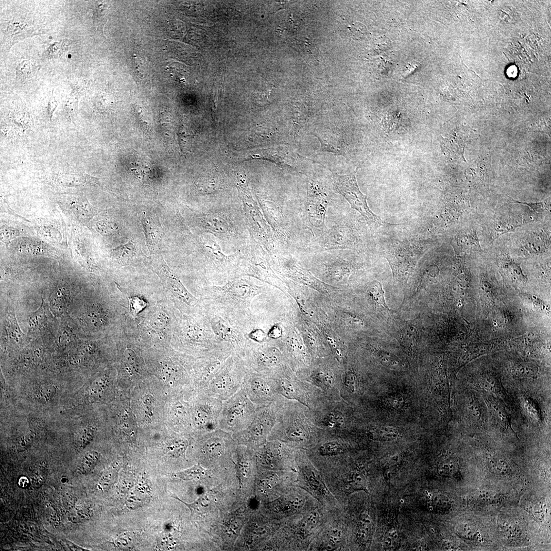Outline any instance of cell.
I'll list each match as a JSON object with an SVG mask.
<instances>
[{"mask_svg": "<svg viewBox=\"0 0 551 551\" xmlns=\"http://www.w3.org/2000/svg\"><path fill=\"white\" fill-rule=\"evenodd\" d=\"M4 39L8 46V50L16 43L24 38L39 34V31L33 25L32 20L20 17H14L7 24Z\"/></svg>", "mask_w": 551, "mask_h": 551, "instance_id": "obj_14", "label": "cell"}, {"mask_svg": "<svg viewBox=\"0 0 551 551\" xmlns=\"http://www.w3.org/2000/svg\"><path fill=\"white\" fill-rule=\"evenodd\" d=\"M262 288L248 278L239 277L222 285H212L208 290L211 308L229 313L244 314Z\"/></svg>", "mask_w": 551, "mask_h": 551, "instance_id": "obj_1", "label": "cell"}, {"mask_svg": "<svg viewBox=\"0 0 551 551\" xmlns=\"http://www.w3.org/2000/svg\"><path fill=\"white\" fill-rule=\"evenodd\" d=\"M282 333L281 327L279 325L276 324L272 327L268 334V336L271 339L277 340L281 338Z\"/></svg>", "mask_w": 551, "mask_h": 551, "instance_id": "obj_55", "label": "cell"}, {"mask_svg": "<svg viewBox=\"0 0 551 551\" xmlns=\"http://www.w3.org/2000/svg\"><path fill=\"white\" fill-rule=\"evenodd\" d=\"M158 274L167 288L181 302L189 306L196 305L197 299L187 290L181 281L165 265L157 268Z\"/></svg>", "mask_w": 551, "mask_h": 551, "instance_id": "obj_15", "label": "cell"}, {"mask_svg": "<svg viewBox=\"0 0 551 551\" xmlns=\"http://www.w3.org/2000/svg\"><path fill=\"white\" fill-rule=\"evenodd\" d=\"M189 446V442L183 437H176L167 444L168 453L173 458H183Z\"/></svg>", "mask_w": 551, "mask_h": 551, "instance_id": "obj_24", "label": "cell"}, {"mask_svg": "<svg viewBox=\"0 0 551 551\" xmlns=\"http://www.w3.org/2000/svg\"><path fill=\"white\" fill-rule=\"evenodd\" d=\"M368 473L364 466L359 465L345 478L342 490L347 495L363 491L368 493L367 489Z\"/></svg>", "mask_w": 551, "mask_h": 551, "instance_id": "obj_16", "label": "cell"}, {"mask_svg": "<svg viewBox=\"0 0 551 551\" xmlns=\"http://www.w3.org/2000/svg\"><path fill=\"white\" fill-rule=\"evenodd\" d=\"M56 393V388L52 384L41 386L35 394L37 401L42 403L50 401Z\"/></svg>", "mask_w": 551, "mask_h": 551, "instance_id": "obj_30", "label": "cell"}, {"mask_svg": "<svg viewBox=\"0 0 551 551\" xmlns=\"http://www.w3.org/2000/svg\"><path fill=\"white\" fill-rule=\"evenodd\" d=\"M298 486L325 506H333L335 498L327 486L320 472L312 465L302 463L298 465Z\"/></svg>", "mask_w": 551, "mask_h": 551, "instance_id": "obj_12", "label": "cell"}, {"mask_svg": "<svg viewBox=\"0 0 551 551\" xmlns=\"http://www.w3.org/2000/svg\"><path fill=\"white\" fill-rule=\"evenodd\" d=\"M322 516L318 510L306 513L295 526V533L301 538L310 536L321 524Z\"/></svg>", "mask_w": 551, "mask_h": 551, "instance_id": "obj_18", "label": "cell"}, {"mask_svg": "<svg viewBox=\"0 0 551 551\" xmlns=\"http://www.w3.org/2000/svg\"><path fill=\"white\" fill-rule=\"evenodd\" d=\"M18 483L20 487L26 488L29 485V480L26 477L22 476L19 478Z\"/></svg>", "mask_w": 551, "mask_h": 551, "instance_id": "obj_58", "label": "cell"}, {"mask_svg": "<svg viewBox=\"0 0 551 551\" xmlns=\"http://www.w3.org/2000/svg\"><path fill=\"white\" fill-rule=\"evenodd\" d=\"M359 168L349 174L340 175L332 173L333 185L335 189L350 204L352 208L360 212L365 221L377 227L386 224L374 214L367 203V196L361 191L356 180Z\"/></svg>", "mask_w": 551, "mask_h": 551, "instance_id": "obj_5", "label": "cell"}, {"mask_svg": "<svg viewBox=\"0 0 551 551\" xmlns=\"http://www.w3.org/2000/svg\"><path fill=\"white\" fill-rule=\"evenodd\" d=\"M523 223L522 219L517 217L503 218L496 221L492 230V240L494 241L504 233L514 231Z\"/></svg>", "mask_w": 551, "mask_h": 551, "instance_id": "obj_21", "label": "cell"}, {"mask_svg": "<svg viewBox=\"0 0 551 551\" xmlns=\"http://www.w3.org/2000/svg\"><path fill=\"white\" fill-rule=\"evenodd\" d=\"M242 388L250 400L258 407L271 405L279 396L273 378L248 370Z\"/></svg>", "mask_w": 551, "mask_h": 551, "instance_id": "obj_11", "label": "cell"}, {"mask_svg": "<svg viewBox=\"0 0 551 551\" xmlns=\"http://www.w3.org/2000/svg\"><path fill=\"white\" fill-rule=\"evenodd\" d=\"M177 499L183 503L185 504L191 510V513H202L204 510L209 507L210 504V500L207 495L199 497L195 502L190 504L186 503L178 498Z\"/></svg>", "mask_w": 551, "mask_h": 551, "instance_id": "obj_31", "label": "cell"}, {"mask_svg": "<svg viewBox=\"0 0 551 551\" xmlns=\"http://www.w3.org/2000/svg\"><path fill=\"white\" fill-rule=\"evenodd\" d=\"M176 545L175 539L170 537H162L159 541V546L161 548L165 550H171L174 548Z\"/></svg>", "mask_w": 551, "mask_h": 551, "instance_id": "obj_53", "label": "cell"}, {"mask_svg": "<svg viewBox=\"0 0 551 551\" xmlns=\"http://www.w3.org/2000/svg\"><path fill=\"white\" fill-rule=\"evenodd\" d=\"M356 379L354 375L349 374L346 376L345 382V386L352 392L354 391L355 387L356 386Z\"/></svg>", "mask_w": 551, "mask_h": 551, "instance_id": "obj_57", "label": "cell"}, {"mask_svg": "<svg viewBox=\"0 0 551 551\" xmlns=\"http://www.w3.org/2000/svg\"><path fill=\"white\" fill-rule=\"evenodd\" d=\"M429 503L431 508L436 510L446 509L449 505L448 499L444 496L438 494L432 496Z\"/></svg>", "mask_w": 551, "mask_h": 551, "instance_id": "obj_37", "label": "cell"}, {"mask_svg": "<svg viewBox=\"0 0 551 551\" xmlns=\"http://www.w3.org/2000/svg\"><path fill=\"white\" fill-rule=\"evenodd\" d=\"M213 309L217 310H211L208 318L214 334L221 343L230 346L233 354L241 358L249 340L248 334L244 333L237 327V319H232V315L237 314H229L227 311Z\"/></svg>", "mask_w": 551, "mask_h": 551, "instance_id": "obj_6", "label": "cell"}, {"mask_svg": "<svg viewBox=\"0 0 551 551\" xmlns=\"http://www.w3.org/2000/svg\"><path fill=\"white\" fill-rule=\"evenodd\" d=\"M45 474L42 470H38L34 473L33 476L32 482L34 485H39L44 483L45 479Z\"/></svg>", "mask_w": 551, "mask_h": 551, "instance_id": "obj_56", "label": "cell"}, {"mask_svg": "<svg viewBox=\"0 0 551 551\" xmlns=\"http://www.w3.org/2000/svg\"><path fill=\"white\" fill-rule=\"evenodd\" d=\"M94 436V431L91 429L85 428L82 430L77 436L76 442L77 446L79 448H85L93 440Z\"/></svg>", "mask_w": 551, "mask_h": 551, "instance_id": "obj_33", "label": "cell"}, {"mask_svg": "<svg viewBox=\"0 0 551 551\" xmlns=\"http://www.w3.org/2000/svg\"><path fill=\"white\" fill-rule=\"evenodd\" d=\"M373 532V519L366 511L362 512L360 516L357 523L356 536L359 543L365 545L370 542Z\"/></svg>", "mask_w": 551, "mask_h": 551, "instance_id": "obj_20", "label": "cell"}, {"mask_svg": "<svg viewBox=\"0 0 551 551\" xmlns=\"http://www.w3.org/2000/svg\"><path fill=\"white\" fill-rule=\"evenodd\" d=\"M343 533L340 527L333 526L326 531L318 550H336L340 548Z\"/></svg>", "mask_w": 551, "mask_h": 551, "instance_id": "obj_22", "label": "cell"}, {"mask_svg": "<svg viewBox=\"0 0 551 551\" xmlns=\"http://www.w3.org/2000/svg\"><path fill=\"white\" fill-rule=\"evenodd\" d=\"M320 455L324 457H334L343 453L344 448L339 442L330 441L320 445L318 449Z\"/></svg>", "mask_w": 551, "mask_h": 551, "instance_id": "obj_26", "label": "cell"}, {"mask_svg": "<svg viewBox=\"0 0 551 551\" xmlns=\"http://www.w3.org/2000/svg\"><path fill=\"white\" fill-rule=\"evenodd\" d=\"M129 309L132 314L137 315L147 306V303L139 298L135 297L129 299Z\"/></svg>", "mask_w": 551, "mask_h": 551, "instance_id": "obj_41", "label": "cell"}, {"mask_svg": "<svg viewBox=\"0 0 551 551\" xmlns=\"http://www.w3.org/2000/svg\"><path fill=\"white\" fill-rule=\"evenodd\" d=\"M316 381L319 385L331 389L334 385V379L332 376L327 373H321L316 375L315 377Z\"/></svg>", "mask_w": 551, "mask_h": 551, "instance_id": "obj_46", "label": "cell"}, {"mask_svg": "<svg viewBox=\"0 0 551 551\" xmlns=\"http://www.w3.org/2000/svg\"><path fill=\"white\" fill-rule=\"evenodd\" d=\"M89 517H90V516L87 510H80L71 514L69 518L71 522L77 523L85 521Z\"/></svg>", "mask_w": 551, "mask_h": 551, "instance_id": "obj_48", "label": "cell"}, {"mask_svg": "<svg viewBox=\"0 0 551 551\" xmlns=\"http://www.w3.org/2000/svg\"><path fill=\"white\" fill-rule=\"evenodd\" d=\"M79 98L70 96L65 102L64 109L71 119L76 117L78 111Z\"/></svg>", "mask_w": 551, "mask_h": 551, "instance_id": "obj_38", "label": "cell"}, {"mask_svg": "<svg viewBox=\"0 0 551 551\" xmlns=\"http://www.w3.org/2000/svg\"><path fill=\"white\" fill-rule=\"evenodd\" d=\"M34 438L32 435H24L20 437L16 443V448L18 451L25 450L33 442Z\"/></svg>", "mask_w": 551, "mask_h": 551, "instance_id": "obj_47", "label": "cell"}, {"mask_svg": "<svg viewBox=\"0 0 551 551\" xmlns=\"http://www.w3.org/2000/svg\"><path fill=\"white\" fill-rule=\"evenodd\" d=\"M69 85L71 88V93L70 96L76 97L79 99L80 96L84 93L85 90V83L84 81L78 80L70 81Z\"/></svg>", "mask_w": 551, "mask_h": 551, "instance_id": "obj_44", "label": "cell"}, {"mask_svg": "<svg viewBox=\"0 0 551 551\" xmlns=\"http://www.w3.org/2000/svg\"><path fill=\"white\" fill-rule=\"evenodd\" d=\"M276 423V415L272 404L258 409L253 421L245 430L232 434L238 445L253 450L264 445Z\"/></svg>", "mask_w": 551, "mask_h": 551, "instance_id": "obj_7", "label": "cell"}, {"mask_svg": "<svg viewBox=\"0 0 551 551\" xmlns=\"http://www.w3.org/2000/svg\"><path fill=\"white\" fill-rule=\"evenodd\" d=\"M33 73L32 65L28 60H24L17 67L16 75L17 80L25 81L31 78Z\"/></svg>", "mask_w": 551, "mask_h": 551, "instance_id": "obj_32", "label": "cell"}, {"mask_svg": "<svg viewBox=\"0 0 551 551\" xmlns=\"http://www.w3.org/2000/svg\"><path fill=\"white\" fill-rule=\"evenodd\" d=\"M108 13V7L106 5L101 4L97 6L94 10V24L98 27H103L106 23V18Z\"/></svg>", "mask_w": 551, "mask_h": 551, "instance_id": "obj_35", "label": "cell"}, {"mask_svg": "<svg viewBox=\"0 0 551 551\" xmlns=\"http://www.w3.org/2000/svg\"><path fill=\"white\" fill-rule=\"evenodd\" d=\"M67 50V46L65 45L57 42L54 43L46 51V56L50 58H57L62 55Z\"/></svg>", "mask_w": 551, "mask_h": 551, "instance_id": "obj_39", "label": "cell"}, {"mask_svg": "<svg viewBox=\"0 0 551 551\" xmlns=\"http://www.w3.org/2000/svg\"><path fill=\"white\" fill-rule=\"evenodd\" d=\"M13 120L22 127L27 125L30 120L29 115L26 112L17 111L13 114Z\"/></svg>", "mask_w": 551, "mask_h": 551, "instance_id": "obj_51", "label": "cell"}, {"mask_svg": "<svg viewBox=\"0 0 551 551\" xmlns=\"http://www.w3.org/2000/svg\"><path fill=\"white\" fill-rule=\"evenodd\" d=\"M306 499L299 493H293L273 503L274 512L284 515H292L300 513L305 506Z\"/></svg>", "mask_w": 551, "mask_h": 551, "instance_id": "obj_17", "label": "cell"}, {"mask_svg": "<svg viewBox=\"0 0 551 551\" xmlns=\"http://www.w3.org/2000/svg\"><path fill=\"white\" fill-rule=\"evenodd\" d=\"M233 354L230 346L223 344L218 348L204 355L197 367L195 380L203 392L208 383L220 370L224 362Z\"/></svg>", "mask_w": 551, "mask_h": 551, "instance_id": "obj_13", "label": "cell"}, {"mask_svg": "<svg viewBox=\"0 0 551 551\" xmlns=\"http://www.w3.org/2000/svg\"><path fill=\"white\" fill-rule=\"evenodd\" d=\"M58 105L55 97L52 95L49 100L47 107V115L50 121H52L54 112Z\"/></svg>", "mask_w": 551, "mask_h": 551, "instance_id": "obj_54", "label": "cell"}, {"mask_svg": "<svg viewBox=\"0 0 551 551\" xmlns=\"http://www.w3.org/2000/svg\"><path fill=\"white\" fill-rule=\"evenodd\" d=\"M249 340L256 343L261 344L266 341L267 335L264 331L261 329H255L252 330L247 334Z\"/></svg>", "mask_w": 551, "mask_h": 551, "instance_id": "obj_45", "label": "cell"}, {"mask_svg": "<svg viewBox=\"0 0 551 551\" xmlns=\"http://www.w3.org/2000/svg\"><path fill=\"white\" fill-rule=\"evenodd\" d=\"M247 372L242 359L233 354L201 393L226 401L241 390Z\"/></svg>", "mask_w": 551, "mask_h": 551, "instance_id": "obj_2", "label": "cell"}, {"mask_svg": "<svg viewBox=\"0 0 551 551\" xmlns=\"http://www.w3.org/2000/svg\"><path fill=\"white\" fill-rule=\"evenodd\" d=\"M99 458V453L95 451H91L86 453L80 464V471L83 474H88L97 465Z\"/></svg>", "mask_w": 551, "mask_h": 551, "instance_id": "obj_27", "label": "cell"}, {"mask_svg": "<svg viewBox=\"0 0 551 551\" xmlns=\"http://www.w3.org/2000/svg\"><path fill=\"white\" fill-rule=\"evenodd\" d=\"M258 407L241 387L236 394L223 402L219 428L231 434L245 430L253 421Z\"/></svg>", "mask_w": 551, "mask_h": 551, "instance_id": "obj_3", "label": "cell"}, {"mask_svg": "<svg viewBox=\"0 0 551 551\" xmlns=\"http://www.w3.org/2000/svg\"><path fill=\"white\" fill-rule=\"evenodd\" d=\"M238 218L231 211L213 210L202 213L196 219L197 225L204 233H209L223 241L240 237Z\"/></svg>", "mask_w": 551, "mask_h": 551, "instance_id": "obj_8", "label": "cell"}, {"mask_svg": "<svg viewBox=\"0 0 551 551\" xmlns=\"http://www.w3.org/2000/svg\"><path fill=\"white\" fill-rule=\"evenodd\" d=\"M170 416L172 424L175 427L185 429L191 424L190 409L188 404L180 400L173 404Z\"/></svg>", "mask_w": 551, "mask_h": 551, "instance_id": "obj_19", "label": "cell"}, {"mask_svg": "<svg viewBox=\"0 0 551 551\" xmlns=\"http://www.w3.org/2000/svg\"><path fill=\"white\" fill-rule=\"evenodd\" d=\"M399 534L397 531L392 529L388 533L383 540V546L384 550L393 551L395 549L399 544Z\"/></svg>", "mask_w": 551, "mask_h": 551, "instance_id": "obj_34", "label": "cell"}, {"mask_svg": "<svg viewBox=\"0 0 551 551\" xmlns=\"http://www.w3.org/2000/svg\"><path fill=\"white\" fill-rule=\"evenodd\" d=\"M515 203L525 204L532 209L534 212L542 213L545 211H549L550 210V203L547 201H543L537 203H527L522 202L519 201H515Z\"/></svg>", "mask_w": 551, "mask_h": 551, "instance_id": "obj_42", "label": "cell"}, {"mask_svg": "<svg viewBox=\"0 0 551 551\" xmlns=\"http://www.w3.org/2000/svg\"><path fill=\"white\" fill-rule=\"evenodd\" d=\"M369 293L371 298L374 302L381 306L387 311L390 310L385 300L384 291L379 281H374L370 284Z\"/></svg>", "mask_w": 551, "mask_h": 551, "instance_id": "obj_25", "label": "cell"}, {"mask_svg": "<svg viewBox=\"0 0 551 551\" xmlns=\"http://www.w3.org/2000/svg\"><path fill=\"white\" fill-rule=\"evenodd\" d=\"M223 402L202 393L190 409L192 426L204 433L217 430Z\"/></svg>", "mask_w": 551, "mask_h": 551, "instance_id": "obj_10", "label": "cell"}, {"mask_svg": "<svg viewBox=\"0 0 551 551\" xmlns=\"http://www.w3.org/2000/svg\"><path fill=\"white\" fill-rule=\"evenodd\" d=\"M108 385V380L105 378H101L91 384L89 388V393L92 395H99L105 391Z\"/></svg>", "mask_w": 551, "mask_h": 551, "instance_id": "obj_40", "label": "cell"}, {"mask_svg": "<svg viewBox=\"0 0 551 551\" xmlns=\"http://www.w3.org/2000/svg\"><path fill=\"white\" fill-rule=\"evenodd\" d=\"M206 474V469L199 464L187 469V470L178 473L176 476L183 480V481H190V480L204 477Z\"/></svg>", "mask_w": 551, "mask_h": 551, "instance_id": "obj_29", "label": "cell"}, {"mask_svg": "<svg viewBox=\"0 0 551 551\" xmlns=\"http://www.w3.org/2000/svg\"><path fill=\"white\" fill-rule=\"evenodd\" d=\"M236 182L242 203L244 221L251 238L269 250L271 247L272 235L258 204L253 198L246 179L239 175Z\"/></svg>", "mask_w": 551, "mask_h": 551, "instance_id": "obj_4", "label": "cell"}, {"mask_svg": "<svg viewBox=\"0 0 551 551\" xmlns=\"http://www.w3.org/2000/svg\"><path fill=\"white\" fill-rule=\"evenodd\" d=\"M344 423V418L339 413L332 412L326 415L325 417L323 424L326 427L332 428H339Z\"/></svg>", "mask_w": 551, "mask_h": 551, "instance_id": "obj_36", "label": "cell"}, {"mask_svg": "<svg viewBox=\"0 0 551 551\" xmlns=\"http://www.w3.org/2000/svg\"><path fill=\"white\" fill-rule=\"evenodd\" d=\"M141 496H142L138 492H133V494L128 497L127 503L131 507L140 506L143 503L142 499H144V498Z\"/></svg>", "mask_w": 551, "mask_h": 551, "instance_id": "obj_52", "label": "cell"}, {"mask_svg": "<svg viewBox=\"0 0 551 551\" xmlns=\"http://www.w3.org/2000/svg\"><path fill=\"white\" fill-rule=\"evenodd\" d=\"M200 445L201 461L214 465L230 460L236 452L238 444L232 434L220 429L204 433Z\"/></svg>", "mask_w": 551, "mask_h": 551, "instance_id": "obj_9", "label": "cell"}, {"mask_svg": "<svg viewBox=\"0 0 551 551\" xmlns=\"http://www.w3.org/2000/svg\"><path fill=\"white\" fill-rule=\"evenodd\" d=\"M242 522L238 519L232 518L229 520L227 525L228 532L233 535H237L241 529Z\"/></svg>", "mask_w": 551, "mask_h": 551, "instance_id": "obj_50", "label": "cell"}, {"mask_svg": "<svg viewBox=\"0 0 551 551\" xmlns=\"http://www.w3.org/2000/svg\"><path fill=\"white\" fill-rule=\"evenodd\" d=\"M549 244L548 239L543 233H534L528 237L523 243V248L530 254H540L546 252Z\"/></svg>", "mask_w": 551, "mask_h": 551, "instance_id": "obj_23", "label": "cell"}, {"mask_svg": "<svg viewBox=\"0 0 551 551\" xmlns=\"http://www.w3.org/2000/svg\"><path fill=\"white\" fill-rule=\"evenodd\" d=\"M135 537L130 533L121 534L117 540V545L122 549H127L134 545Z\"/></svg>", "mask_w": 551, "mask_h": 551, "instance_id": "obj_43", "label": "cell"}, {"mask_svg": "<svg viewBox=\"0 0 551 551\" xmlns=\"http://www.w3.org/2000/svg\"><path fill=\"white\" fill-rule=\"evenodd\" d=\"M464 249L474 251H482L476 232L473 230L467 231L463 236Z\"/></svg>", "mask_w": 551, "mask_h": 551, "instance_id": "obj_28", "label": "cell"}, {"mask_svg": "<svg viewBox=\"0 0 551 551\" xmlns=\"http://www.w3.org/2000/svg\"><path fill=\"white\" fill-rule=\"evenodd\" d=\"M349 28L352 34L357 38H363L367 34L366 27L361 23L357 22L353 24Z\"/></svg>", "mask_w": 551, "mask_h": 551, "instance_id": "obj_49", "label": "cell"}]
</instances>
